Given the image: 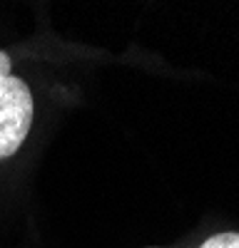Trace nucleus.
I'll use <instances>...</instances> for the list:
<instances>
[{
    "instance_id": "1",
    "label": "nucleus",
    "mask_w": 239,
    "mask_h": 248,
    "mask_svg": "<svg viewBox=\"0 0 239 248\" xmlns=\"http://www.w3.org/2000/svg\"><path fill=\"white\" fill-rule=\"evenodd\" d=\"M33 127V92L25 79H0V159L13 156Z\"/></svg>"
},
{
    "instance_id": "3",
    "label": "nucleus",
    "mask_w": 239,
    "mask_h": 248,
    "mask_svg": "<svg viewBox=\"0 0 239 248\" xmlns=\"http://www.w3.org/2000/svg\"><path fill=\"white\" fill-rule=\"evenodd\" d=\"M10 57L3 52V50H0V79H5V77H10Z\"/></svg>"
},
{
    "instance_id": "2",
    "label": "nucleus",
    "mask_w": 239,
    "mask_h": 248,
    "mask_svg": "<svg viewBox=\"0 0 239 248\" xmlns=\"http://www.w3.org/2000/svg\"><path fill=\"white\" fill-rule=\"evenodd\" d=\"M199 248H239V233H217Z\"/></svg>"
}]
</instances>
